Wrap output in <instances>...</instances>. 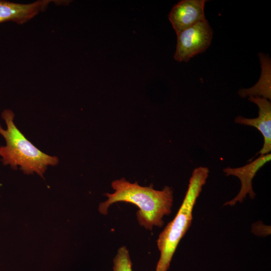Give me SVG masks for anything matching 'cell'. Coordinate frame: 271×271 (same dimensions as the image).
<instances>
[{
	"mask_svg": "<svg viewBox=\"0 0 271 271\" xmlns=\"http://www.w3.org/2000/svg\"><path fill=\"white\" fill-rule=\"evenodd\" d=\"M270 160L271 154L269 153L260 155L257 159L242 167L224 168L223 172L226 176L232 175L237 177L241 182V188L238 194L232 200L226 202L224 205L233 206L237 202L242 203L247 194L251 199H253L255 193L252 189V180L258 170Z\"/></svg>",
	"mask_w": 271,
	"mask_h": 271,
	"instance_id": "6",
	"label": "cell"
},
{
	"mask_svg": "<svg viewBox=\"0 0 271 271\" xmlns=\"http://www.w3.org/2000/svg\"><path fill=\"white\" fill-rule=\"evenodd\" d=\"M209 172L208 169L204 167L193 170L181 206L174 218L166 225L157 239L160 257L156 271H167L169 269L180 241L191 224L194 206L206 183Z\"/></svg>",
	"mask_w": 271,
	"mask_h": 271,
	"instance_id": "3",
	"label": "cell"
},
{
	"mask_svg": "<svg viewBox=\"0 0 271 271\" xmlns=\"http://www.w3.org/2000/svg\"><path fill=\"white\" fill-rule=\"evenodd\" d=\"M205 0H182L171 9L168 18L176 34L182 31L206 20Z\"/></svg>",
	"mask_w": 271,
	"mask_h": 271,
	"instance_id": "5",
	"label": "cell"
},
{
	"mask_svg": "<svg viewBox=\"0 0 271 271\" xmlns=\"http://www.w3.org/2000/svg\"><path fill=\"white\" fill-rule=\"evenodd\" d=\"M54 1L40 0L27 4L0 1V23L12 21L23 24L45 10Z\"/></svg>",
	"mask_w": 271,
	"mask_h": 271,
	"instance_id": "8",
	"label": "cell"
},
{
	"mask_svg": "<svg viewBox=\"0 0 271 271\" xmlns=\"http://www.w3.org/2000/svg\"><path fill=\"white\" fill-rule=\"evenodd\" d=\"M248 100L259 108L258 116L247 118L239 115L235 118L237 123L251 126L257 128L264 139L263 147L256 154L260 155L269 154L271 151V103L267 99L258 96H249Z\"/></svg>",
	"mask_w": 271,
	"mask_h": 271,
	"instance_id": "7",
	"label": "cell"
},
{
	"mask_svg": "<svg viewBox=\"0 0 271 271\" xmlns=\"http://www.w3.org/2000/svg\"><path fill=\"white\" fill-rule=\"evenodd\" d=\"M261 65V74L259 80L252 87L240 89L238 93L242 98L258 96L270 100L271 99V63L268 55L259 53Z\"/></svg>",
	"mask_w": 271,
	"mask_h": 271,
	"instance_id": "9",
	"label": "cell"
},
{
	"mask_svg": "<svg viewBox=\"0 0 271 271\" xmlns=\"http://www.w3.org/2000/svg\"><path fill=\"white\" fill-rule=\"evenodd\" d=\"M113 271H132L129 252L125 246L118 248L113 259Z\"/></svg>",
	"mask_w": 271,
	"mask_h": 271,
	"instance_id": "10",
	"label": "cell"
},
{
	"mask_svg": "<svg viewBox=\"0 0 271 271\" xmlns=\"http://www.w3.org/2000/svg\"><path fill=\"white\" fill-rule=\"evenodd\" d=\"M177 36L174 59L179 62H187L209 47L213 38V30L206 20L182 31Z\"/></svg>",
	"mask_w": 271,
	"mask_h": 271,
	"instance_id": "4",
	"label": "cell"
},
{
	"mask_svg": "<svg viewBox=\"0 0 271 271\" xmlns=\"http://www.w3.org/2000/svg\"><path fill=\"white\" fill-rule=\"evenodd\" d=\"M15 114L10 109H5L2 117L5 121L7 129L0 124V134L6 142L5 146L0 147V156L4 165H10L17 170L18 166L26 174L34 172L43 177L48 165L55 166L59 159L56 156L45 154L33 145L15 125Z\"/></svg>",
	"mask_w": 271,
	"mask_h": 271,
	"instance_id": "2",
	"label": "cell"
},
{
	"mask_svg": "<svg viewBox=\"0 0 271 271\" xmlns=\"http://www.w3.org/2000/svg\"><path fill=\"white\" fill-rule=\"evenodd\" d=\"M111 186L114 192L106 193L108 199L99 206V211L102 214H107L109 206L114 203H130L139 208L136 216L139 224L151 230L153 226L162 227L163 217L171 212L173 191L168 186L162 190H156L152 185L143 187L137 182L131 183L124 178L113 181Z\"/></svg>",
	"mask_w": 271,
	"mask_h": 271,
	"instance_id": "1",
	"label": "cell"
}]
</instances>
